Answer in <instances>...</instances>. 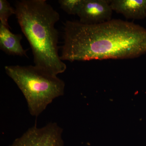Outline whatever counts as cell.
Segmentation results:
<instances>
[{"label":"cell","instance_id":"obj_1","mask_svg":"<svg viewBox=\"0 0 146 146\" xmlns=\"http://www.w3.org/2000/svg\"><path fill=\"white\" fill-rule=\"evenodd\" d=\"M63 38L62 61L132 59L146 53V29L120 19L94 25L66 21Z\"/></svg>","mask_w":146,"mask_h":146},{"label":"cell","instance_id":"obj_2","mask_svg":"<svg viewBox=\"0 0 146 146\" xmlns=\"http://www.w3.org/2000/svg\"><path fill=\"white\" fill-rule=\"evenodd\" d=\"M15 6V15L30 45L34 65L53 75L64 73L67 66L58 54L55 28L59 13L46 0H21Z\"/></svg>","mask_w":146,"mask_h":146},{"label":"cell","instance_id":"obj_3","mask_svg":"<svg viewBox=\"0 0 146 146\" xmlns=\"http://www.w3.org/2000/svg\"><path fill=\"white\" fill-rule=\"evenodd\" d=\"M5 69L23 94L32 116L38 117L54 100L64 95V82L35 65H7Z\"/></svg>","mask_w":146,"mask_h":146},{"label":"cell","instance_id":"obj_4","mask_svg":"<svg viewBox=\"0 0 146 146\" xmlns=\"http://www.w3.org/2000/svg\"><path fill=\"white\" fill-rule=\"evenodd\" d=\"M63 132L57 123L50 122L41 128L36 123L9 146H64Z\"/></svg>","mask_w":146,"mask_h":146},{"label":"cell","instance_id":"obj_5","mask_svg":"<svg viewBox=\"0 0 146 146\" xmlns=\"http://www.w3.org/2000/svg\"><path fill=\"white\" fill-rule=\"evenodd\" d=\"M113 11L108 0H84L77 16L81 23L96 25L112 19Z\"/></svg>","mask_w":146,"mask_h":146},{"label":"cell","instance_id":"obj_6","mask_svg":"<svg viewBox=\"0 0 146 146\" xmlns=\"http://www.w3.org/2000/svg\"><path fill=\"white\" fill-rule=\"evenodd\" d=\"M112 10L126 18L141 20L146 18V0H110Z\"/></svg>","mask_w":146,"mask_h":146},{"label":"cell","instance_id":"obj_7","mask_svg":"<svg viewBox=\"0 0 146 146\" xmlns=\"http://www.w3.org/2000/svg\"><path fill=\"white\" fill-rule=\"evenodd\" d=\"M9 29L0 23V48L10 55L25 56L27 50L24 49L21 44L22 35L14 34Z\"/></svg>","mask_w":146,"mask_h":146},{"label":"cell","instance_id":"obj_8","mask_svg":"<svg viewBox=\"0 0 146 146\" xmlns=\"http://www.w3.org/2000/svg\"><path fill=\"white\" fill-rule=\"evenodd\" d=\"M84 0H59L60 8L69 15H77L80 10Z\"/></svg>","mask_w":146,"mask_h":146},{"label":"cell","instance_id":"obj_9","mask_svg":"<svg viewBox=\"0 0 146 146\" xmlns=\"http://www.w3.org/2000/svg\"><path fill=\"white\" fill-rule=\"evenodd\" d=\"M13 14H16V10L6 0H0V21L1 24L10 29L8 19Z\"/></svg>","mask_w":146,"mask_h":146}]
</instances>
